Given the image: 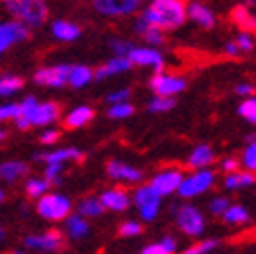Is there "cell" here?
Here are the masks:
<instances>
[{"mask_svg": "<svg viewBox=\"0 0 256 254\" xmlns=\"http://www.w3.org/2000/svg\"><path fill=\"white\" fill-rule=\"evenodd\" d=\"M127 58L132 60V65L136 67H152L160 71L162 65H164V58L162 54L158 52L156 48H140V46H134L130 50V54H127Z\"/></svg>", "mask_w": 256, "mask_h": 254, "instance_id": "4fadbf2b", "label": "cell"}, {"mask_svg": "<svg viewBox=\"0 0 256 254\" xmlns=\"http://www.w3.org/2000/svg\"><path fill=\"white\" fill-rule=\"evenodd\" d=\"M4 140H6V132L0 130V142H4Z\"/></svg>", "mask_w": 256, "mask_h": 254, "instance_id": "816d5d0a", "label": "cell"}, {"mask_svg": "<svg viewBox=\"0 0 256 254\" xmlns=\"http://www.w3.org/2000/svg\"><path fill=\"white\" fill-rule=\"evenodd\" d=\"M106 173L112 180L125 182V184H138V182H142V177H144V173L140 169L132 167V164H125L121 160H110L106 164Z\"/></svg>", "mask_w": 256, "mask_h": 254, "instance_id": "9a60e30c", "label": "cell"}, {"mask_svg": "<svg viewBox=\"0 0 256 254\" xmlns=\"http://www.w3.org/2000/svg\"><path fill=\"white\" fill-rule=\"evenodd\" d=\"M238 167H240V162H238L236 158L223 160V171H225V173H234V171H238Z\"/></svg>", "mask_w": 256, "mask_h": 254, "instance_id": "c3c4849f", "label": "cell"}, {"mask_svg": "<svg viewBox=\"0 0 256 254\" xmlns=\"http://www.w3.org/2000/svg\"><path fill=\"white\" fill-rule=\"evenodd\" d=\"M52 36L60 42H75L82 36V28L71 21H54L52 23Z\"/></svg>", "mask_w": 256, "mask_h": 254, "instance_id": "ffe728a7", "label": "cell"}, {"mask_svg": "<svg viewBox=\"0 0 256 254\" xmlns=\"http://www.w3.org/2000/svg\"><path fill=\"white\" fill-rule=\"evenodd\" d=\"M92 4L104 17H130L140 10L142 0H94Z\"/></svg>", "mask_w": 256, "mask_h": 254, "instance_id": "ba28073f", "label": "cell"}, {"mask_svg": "<svg viewBox=\"0 0 256 254\" xmlns=\"http://www.w3.org/2000/svg\"><path fill=\"white\" fill-rule=\"evenodd\" d=\"M175 219H177V227L182 230L186 236L190 238H198L204 232V217L196 206H182L175 210Z\"/></svg>", "mask_w": 256, "mask_h": 254, "instance_id": "52a82bcc", "label": "cell"}, {"mask_svg": "<svg viewBox=\"0 0 256 254\" xmlns=\"http://www.w3.org/2000/svg\"><path fill=\"white\" fill-rule=\"evenodd\" d=\"M142 254H173L167 246H164L162 242H158V244H150V246H146L144 250H142Z\"/></svg>", "mask_w": 256, "mask_h": 254, "instance_id": "f6af8a7d", "label": "cell"}, {"mask_svg": "<svg viewBox=\"0 0 256 254\" xmlns=\"http://www.w3.org/2000/svg\"><path fill=\"white\" fill-rule=\"evenodd\" d=\"M23 88V80L15 75H4L0 78V96H12Z\"/></svg>", "mask_w": 256, "mask_h": 254, "instance_id": "4dcf8cb0", "label": "cell"}, {"mask_svg": "<svg viewBox=\"0 0 256 254\" xmlns=\"http://www.w3.org/2000/svg\"><path fill=\"white\" fill-rule=\"evenodd\" d=\"M212 160H214V152L210 146H196L188 158V164L194 169H204L208 164H212Z\"/></svg>", "mask_w": 256, "mask_h": 254, "instance_id": "d4e9b609", "label": "cell"}, {"mask_svg": "<svg viewBox=\"0 0 256 254\" xmlns=\"http://www.w3.org/2000/svg\"><path fill=\"white\" fill-rule=\"evenodd\" d=\"M236 44H238V48H240V52H252L254 46H256V42H254V38H252L250 32H242V34L236 38Z\"/></svg>", "mask_w": 256, "mask_h": 254, "instance_id": "8d00e7d4", "label": "cell"}, {"mask_svg": "<svg viewBox=\"0 0 256 254\" xmlns=\"http://www.w3.org/2000/svg\"><path fill=\"white\" fill-rule=\"evenodd\" d=\"M119 234L123 238H136V236L142 234V223H138V221H125L119 227Z\"/></svg>", "mask_w": 256, "mask_h": 254, "instance_id": "ab89813d", "label": "cell"}, {"mask_svg": "<svg viewBox=\"0 0 256 254\" xmlns=\"http://www.w3.org/2000/svg\"><path fill=\"white\" fill-rule=\"evenodd\" d=\"M214 182H216V173L210 171L208 167H204V169H198L194 175L184 177L177 188V194L182 198H196V196L206 194L214 186Z\"/></svg>", "mask_w": 256, "mask_h": 254, "instance_id": "277c9868", "label": "cell"}, {"mask_svg": "<svg viewBox=\"0 0 256 254\" xmlns=\"http://www.w3.org/2000/svg\"><path fill=\"white\" fill-rule=\"evenodd\" d=\"M160 194L156 192L152 186H142L136 190V196H134V202L140 210V217L144 221H154L160 212Z\"/></svg>", "mask_w": 256, "mask_h": 254, "instance_id": "8992f818", "label": "cell"}, {"mask_svg": "<svg viewBox=\"0 0 256 254\" xmlns=\"http://www.w3.org/2000/svg\"><path fill=\"white\" fill-rule=\"evenodd\" d=\"M130 96H132V90H127V88H123V90H117V92H112V94H108V102L110 104H114V102H125V100H130Z\"/></svg>", "mask_w": 256, "mask_h": 254, "instance_id": "ee69618b", "label": "cell"}, {"mask_svg": "<svg viewBox=\"0 0 256 254\" xmlns=\"http://www.w3.org/2000/svg\"><path fill=\"white\" fill-rule=\"evenodd\" d=\"M104 212V206H102L100 198H86L82 200L80 204V214L86 219H94V217H100V214Z\"/></svg>", "mask_w": 256, "mask_h": 254, "instance_id": "f546056e", "label": "cell"}, {"mask_svg": "<svg viewBox=\"0 0 256 254\" xmlns=\"http://www.w3.org/2000/svg\"><path fill=\"white\" fill-rule=\"evenodd\" d=\"M15 254H23V252H15Z\"/></svg>", "mask_w": 256, "mask_h": 254, "instance_id": "db71d44e", "label": "cell"}, {"mask_svg": "<svg viewBox=\"0 0 256 254\" xmlns=\"http://www.w3.org/2000/svg\"><path fill=\"white\" fill-rule=\"evenodd\" d=\"M28 36H30V28L17 19L10 23H0V54L6 52L12 44L28 40Z\"/></svg>", "mask_w": 256, "mask_h": 254, "instance_id": "30bf717a", "label": "cell"}, {"mask_svg": "<svg viewBox=\"0 0 256 254\" xmlns=\"http://www.w3.org/2000/svg\"><path fill=\"white\" fill-rule=\"evenodd\" d=\"M244 167L250 173H256V140H252L250 146L244 150Z\"/></svg>", "mask_w": 256, "mask_h": 254, "instance_id": "74e56055", "label": "cell"}, {"mask_svg": "<svg viewBox=\"0 0 256 254\" xmlns=\"http://www.w3.org/2000/svg\"><path fill=\"white\" fill-rule=\"evenodd\" d=\"M216 248V240H206V242H200L196 246H190L188 250H184V254H208Z\"/></svg>", "mask_w": 256, "mask_h": 254, "instance_id": "60d3db41", "label": "cell"}, {"mask_svg": "<svg viewBox=\"0 0 256 254\" xmlns=\"http://www.w3.org/2000/svg\"><path fill=\"white\" fill-rule=\"evenodd\" d=\"M232 21L242 32H256V0H244L232 10Z\"/></svg>", "mask_w": 256, "mask_h": 254, "instance_id": "5bb4252c", "label": "cell"}, {"mask_svg": "<svg viewBox=\"0 0 256 254\" xmlns=\"http://www.w3.org/2000/svg\"><path fill=\"white\" fill-rule=\"evenodd\" d=\"M2 4L12 17L28 28H42L48 19L46 0H2Z\"/></svg>", "mask_w": 256, "mask_h": 254, "instance_id": "3957f363", "label": "cell"}, {"mask_svg": "<svg viewBox=\"0 0 256 254\" xmlns=\"http://www.w3.org/2000/svg\"><path fill=\"white\" fill-rule=\"evenodd\" d=\"M71 65H54V67H44L40 71H36L34 82L38 86H48V88H62L67 86Z\"/></svg>", "mask_w": 256, "mask_h": 254, "instance_id": "8fae6325", "label": "cell"}, {"mask_svg": "<svg viewBox=\"0 0 256 254\" xmlns=\"http://www.w3.org/2000/svg\"><path fill=\"white\" fill-rule=\"evenodd\" d=\"M62 167H65V162H46V180L50 184H58L60 182V173H62Z\"/></svg>", "mask_w": 256, "mask_h": 254, "instance_id": "d590c367", "label": "cell"}, {"mask_svg": "<svg viewBox=\"0 0 256 254\" xmlns=\"http://www.w3.org/2000/svg\"><path fill=\"white\" fill-rule=\"evenodd\" d=\"M136 44L127 42V40H119V38H114V40H110V50L114 52V56H127L130 54V50L134 48Z\"/></svg>", "mask_w": 256, "mask_h": 254, "instance_id": "f35d334b", "label": "cell"}, {"mask_svg": "<svg viewBox=\"0 0 256 254\" xmlns=\"http://www.w3.org/2000/svg\"><path fill=\"white\" fill-rule=\"evenodd\" d=\"M229 206V200L227 198H223V196H219V198H214L210 204H208V208H210V212L212 214H216V217H221V214L225 212V208Z\"/></svg>", "mask_w": 256, "mask_h": 254, "instance_id": "7bdbcfd3", "label": "cell"}, {"mask_svg": "<svg viewBox=\"0 0 256 254\" xmlns=\"http://www.w3.org/2000/svg\"><path fill=\"white\" fill-rule=\"evenodd\" d=\"M100 202L104 206V210H114V212H123L132 206V198L123 190H106L100 196Z\"/></svg>", "mask_w": 256, "mask_h": 254, "instance_id": "e0dca14e", "label": "cell"}, {"mask_svg": "<svg viewBox=\"0 0 256 254\" xmlns=\"http://www.w3.org/2000/svg\"><path fill=\"white\" fill-rule=\"evenodd\" d=\"M160 242H162L164 246H167V248H169V250H171L173 254L177 252V242H175V240H173V238H169V236H167V238H162V240H160Z\"/></svg>", "mask_w": 256, "mask_h": 254, "instance_id": "f907efd6", "label": "cell"}, {"mask_svg": "<svg viewBox=\"0 0 256 254\" xmlns=\"http://www.w3.org/2000/svg\"><path fill=\"white\" fill-rule=\"evenodd\" d=\"M136 32L144 38V40L150 44V46H160L162 42H164V36H162V30H158V28H154V25H150V23H146L142 17H140L138 21H136Z\"/></svg>", "mask_w": 256, "mask_h": 254, "instance_id": "7402d4cb", "label": "cell"}, {"mask_svg": "<svg viewBox=\"0 0 256 254\" xmlns=\"http://www.w3.org/2000/svg\"><path fill=\"white\" fill-rule=\"evenodd\" d=\"M225 54H227V56H240V54H242L240 48H238V44H236V40L225 44Z\"/></svg>", "mask_w": 256, "mask_h": 254, "instance_id": "681fc988", "label": "cell"}, {"mask_svg": "<svg viewBox=\"0 0 256 254\" xmlns=\"http://www.w3.org/2000/svg\"><path fill=\"white\" fill-rule=\"evenodd\" d=\"M92 119H94V108L92 106H78L67 115L65 125L69 127V130H80V127L88 125Z\"/></svg>", "mask_w": 256, "mask_h": 254, "instance_id": "603a6c76", "label": "cell"}, {"mask_svg": "<svg viewBox=\"0 0 256 254\" xmlns=\"http://www.w3.org/2000/svg\"><path fill=\"white\" fill-rule=\"evenodd\" d=\"M71 200L62 194H44L38 198V212L48 221H62L71 214Z\"/></svg>", "mask_w": 256, "mask_h": 254, "instance_id": "5b68a950", "label": "cell"}, {"mask_svg": "<svg viewBox=\"0 0 256 254\" xmlns=\"http://www.w3.org/2000/svg\"><path fill=\"white\" fill-rule=\"evenodd\" d=\"M50 190V182L48 180H38V177H32V180H28V184H25V192H28L30 198H40L44 196L46 192Z\"/></svg>", "mask_w": 256, "mask_h": 254, "instance_id": "1f68e13d", "label": "cell"}, {"mask_svg": "<svg viewBox=\"0 0 256 254\" xmlns=\"http://www.w3.org/2000/svg\"><path fill=\"white\" fill-rule=\"evenodd\" d=\"M38 158L44 162H67V160H82V152L78 148H60L48 154H38Z\"/></svg>", "mask_w": 256, "mask_h": 254, "instance_id": "4316f807", "label": "cell"}, {"mask_svg": "<svg viewBox=\"0 0 256 254\" xmlns=\"http://www.w3.org/2000/svg\"><path fill=\"white\" fill-rule=\"evenodd\" d=\"M67 234L71 240H84L90 236V223L86 221V217L82 214H69L67 217Z\"/></svg>", "mask_w": 256, "mask_h": 254, "instance_id": "484cf974", "label": "cell"}, {"mask_svg": "<svg viewBox=\"0 0 256 254\" xmlns=\"http://www.w3.org/2000/svg\"><path fill=\"white\" fill-rule=\"evenodd\" d=\"M134 106L130 104V102H127V100H125V102H114L110 108H108V117L110 119H130L132 115H134Z\"/></svg>", "mask_w": 256, "mask_h": 254, "instance_id": "836d02e7", "label": "cell"}, {"mask_svg": "<svg viewBox=\"0 0 256 254\" xmlns=\"http://www.w3.org/2000/svg\"><path fill=\"white\" fill-rule=\"evenodd\" d=\"M21 112L17 121L19 130H30V127H44L54 123L60 117V106L56 102H38L34 96H28L19 104Z\"/></svg>", "mask_w": 256, "mask_h": 254, "instance_id": "7a4b0ae2", "label": "cell"}, {"mask_svg": "<svg viewBox=\"0 0 256 254\" xmlns=\"http://www.w3.org/2000/svg\"><path fill=\"white\" fill-rule=\"evenodd\" d=\"M238 112H240V117H242V119H246L248 123L256 125V96H254V94H252V96H248V98L244 100V102L240 104Z\"/></svg>", "mask_w": 256, "mask_h": 254, "instance_id": "d6a6232c", "label": "cell"}, {"mask_svg": "<svg viewBox=\"0 0 256 254\" xmlns=\"http://www.w3.org/2000/svg\"><path fill=\"white\" fill-rule=\"evenodd\" d=\"M188 17L194 21L196 25L204 28V30H212L214 23H216L214 12L206 4H202V2H190L188 4Z\"/></svg>", "mask_w": 256, "mask_h": 254, "instance_id": "ac0fdd59", "label": "cell"}, {"mask_svg": "<svg viewBox=\"0 0 256 254\" xmlns=\"http://www.w3.org/2000/svg\"><path fill=\"white\" fill-rule=\"evenodd\" d=\"M25 244L32 250H40V252H56L62 246V236L58 232H46L40 236H30L25 238Z\"/></svg>", "mask_w": 256, "mask_h": 254, "instance_id": "2e32d148", "label": "cell"}, {"mask_svg": "<svg viewBox=\"0 0 256 254\" xmlns=\"http://www.w3.org/2000/svg\"><path fill=\"white\" fill-rule=\"evenodd\" d=\"M182 180H184L182 169L173 167V169H164L162 173H158L154 180L150 182V186L154 188L160 196H171V194L177 192V188H179V184H182Z\"/></svg>", "mask_w": 256, "mask_h": 254, "instance_id": "7c38bea8", "label": "cell"}, {"mask_svg": "<svg viewBox=\"0 0 256 254\" xmlns=\"http://www.w3.org/2000/svg\"><path fill=\"white\" fill-rule=\"evenodd\" d=\"M28 173V164L21 162V160H8L0 164V180L8 182V184H15L19 177H23Z\"/></svg>", "mask_w": 256, "mask_h": 254, "instance_id": "cb8c5ba5", "label": "cell"}, {"mask_svg": "<svg viewBox=\"0 0 256 254\" xmlns=\"http://www.w3.org/2000/svg\"><path fill=\"white\" fill-rule=\"evenodd\" d=\"M58 138H60V134H58L56 130H46V132L40 136V142H42V144H54Z\"/></svg>", "mask_w": 256, "mask_h": 254, "instance_id": "bcb514c9", "label": "cell"}, {"mask_svg": "<svg viewBox=\"0 0 256 254\" xmlns=\"http://www.w3.org/2000/svg\"><path fill=\"white\" fill-rule=\"evenodd\" d=\"M256 184V177H254V173H229L227 177H225V188L227 190H240V188H250V186H254Z\"/></svg>", "mask_w": 256, "mask_h": 254, "instance_id": "f1b7e54d", "label": "cell"}, {"mask_svg": "<svg viewBox=\"0 0 256 254\" xmlns=\"http://www.w3.org/2000/svg\"><path fill=\"white\" fill-rule=\"evenodd\" d=\"M134 65H132V60L127 58V56H114L112 60H108L106 65H102L96 73H94V78L98 82L102 80H106V78H112V75H121V73H127Z\"/></svg>", "mask_w": 256, "mask_h": 254, "instance_id": "d6986e66", "label": "cell"}, {"mask_svg": "<svg viewBox=\"0 0 256 254\" xmlns=\"http://www.w3.org/2000/svg\"><path fill=\"white\" fill-rule=\"evenodd\" d=\"M254 92H256V88H254L252 84H240V86H236V94H240V96H244V98L252 96Z\"/></svg>", "mask_w": 256, "mask_h": 254, "instance_id": "7dc6e473", "label": "cell"}, {"mask_svg": "<svg viewBox=\"0 0 256 254\" xmlns=\"http://www.w3.org/2000/svg\"><path fill=\"white\" fill-rule=\"evenodd\" d=\"M0 238H2V232H0Z\"/></svg>", "mask_w": 256, "mask_h": 254, "instance_id": "11a10c76", "label": "cell"}, {"mask_svg": "<svg viewBox=\"0 0 256 254\" xmlns=\"http://www.w3.org/2000/svg\"><path fill=\"white\" fill-rule=\"evenodd\" d=\"M19 104H0V121H8V119H17L19 117Z\"/></svg>", "mask_w": 256, "mask_h": 254, "instance_id": "b9f144b4", "label": "cell"}, {"mask_svg": "<svg viewBox=\"0 0 256 254\" xmlns=\"http://www.w3.org/2000/svg\"><path fill=\"white\" fill-rule=\"evenodd\" d=\"M94 80V71L86 67V65H71L69 69V78H67V84L75 90H80V88L88 86L90 82Z\"/></svg>", "mask_w": 256, "mask_h": 254, "instance_id": "44dd1931", "label": "cell"}, {"mask_svg": "<svg viewBox=\"0 0 256 254\" xmlns=\"http://www.w3.org/2000/svg\"><path fill=\"white\" fill-rule=\"evenodd\" d=\"M2 200H4V192H2V190H0V204H2Z\"/></svg>", "mask_w": 256, "mask_h": 254, "instance_id": "f5cc1de1", "label": "cell"}, {"mask_svg": "<svg viewBox=\"0 0 256 254\" xmlns=\"http://www.w3.org/2000/svg\"><path fill=\"white\" fill-rule=\"evenodd\" d=\"M175 106V98L173 96H156L152 102L148 104L150 112H167Z\"/></svg>", "mask_w": 256, "mask_h": 254, "instance_id": "e575fe53", "label": "cell"}, {"mask_svg": "<svg viewBox=\"0 0 256 254\" xmlns=\"http://www.w3.org/2000/svg\"><path fill=\"white\" fill-rule=\"evenodd\" d=\"M221 217L225 219L227 225H244L250 221V214H248L246 206H242V204H229Z\"/></svg>", "mask_w": 256, "mask_h": 254, "instance_id": "83f0119b", "label": "cell"}, {"mask_svg": "<svg viewBox=\"0 0 256 254\" xmlns=\"http://www.w3.org/2000/svg\"><path fill=\"white\" fill-rule=\"evenodd\" d=\"M150 88L156 96H173L175 98L177 94H182L188 88V82L184 78H177V75L156 73L154 78L150 80Z\"/></svg>", "mask_w": 256, "mask_h": 254, "instance_id": "9c48e42d", "label": "cell"}, {"mask_svg": "<svg viewBox=\"0 0 256 254\" xmlns=\"http://www.w3.org/2000/svg\"><path fill=\"white\" fill-rule=\"evenodd\" d=\"M142 19L162 32H173L188 21V4L184 0H152Z\"/></svg>", "mask_w": 256, "mask_h": 254, "instance_id": "6da1fadb", "label": "cell"}]
</instances>
